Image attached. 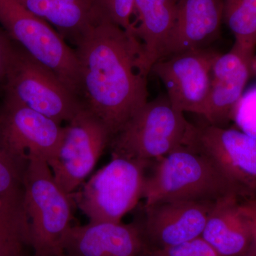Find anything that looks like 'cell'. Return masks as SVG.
<instances>
[{
  "label": "cell",
  "mask_w": 256,
  "mask_h": 256,
  "mask_svg": "<svg viewBox=\"0 0 256 256\" xmlns=\"http://www.w3.org/2000/svg\"><path fill=\"white\" fill-rule=\"evenodd\" d=\"M80 98L114 137L148 102L146 64L134 34L108 18L89 28L75 46Z\"/></svg>",
  "instance_id": "obj_1"
},
{
  "label": "cell",
  "mask_w": 256,
  "mask_h": 256,
  "mask_svg": "<svg viewBox=\"0 0 256 256\" xmlns=\"http://www.w3.org/2000/svg\"><path fill=\"white\" fill-rule=\"evenodd\" d=\"M23 194L34 256L63 255L73 196L56 182L47 162L35 156H28Z\"/></svg>",
  "instance_id": "obj_2"
},
{
  "label": "cell",
  "mask_w": 256,
  "mask_h": 256,
  "mask_svg": "<svg viewBox=\"0 0 256 256\" xmlns=\"http://www.w3.org/2000/svg\"><path fill=\"white\" fill-rule=\"evenodd\" d=\"M156 161L152 172L146 176L144 206L172 201L215 202L234 196L216 165L191 146H180Z\"/></svg>",
  "instance_id": "obj_3"
},
{
  "label": "cell",
  "mask_w": 256,
  "mask_h": 256,
  "mask_svg": "<svg viewBox=\"0 0 256 256\" xmlns=\"http://www.w3.org/2000/svg\"><path fill=\"white\" fill-rule=\"evenodd\" d=\"M192 126L168 96L156 98L148 101L112 137V156L160 160L186 144Z\"/></svg>",
  "instance_id": "obj_4"
},
{
  "label": "cell",
  "mask_w": 256,
  "mask_h": 256,
  "mask_svg": "<svg viewBox=\"0 0 256 256\" xmlns=\"http://www.w3.org/2000/svg\"><path fill=\"white\" fill-rule=\"evenodd\" d=\"M2 90L4 97L60 124L69 122L84 107L52 69L15 42Z\"/></svg>",
  "instance_id": "obj_5"
},
{
  "label": "cell",
  "mask_w": 256,
  "mask_h": 256,
  "mask_svg": "<svg viewBox=\"0 0 256 256\" xmlns=\"http://www.w3.org/2000/svg\"><path fill=\"white\" fill-rule=\"evenodd\" d=\"M150 162L112 156L108 164L74 192L73 200L89 222L118 223L142 198Z\"/></svg>",
  "instance_id": "obj_6"
},
{
  "label": "cell",
  "mask_w": 256,
  "mask_h": 256,
  "mask_svg": "<svg viewBox=\"0 0 256 256\" xmlns=\"http://www.w3.org/2000/svg\"><path fill=\"white\" fill-rule=\"evenodd\" d=\"M0 26L15 43L52 69L80 98L76 50L52 25L33 14L18 0H0Z\"/></svg>",
  "instance_id": "obj_7"
},
{
  "label": "cell",
  "mask_w": 256,
  "mask_h": 256,
  "mask_svg": "<svg viewBox=\"0 0 256 256\" xmlns=\"http://www.w3.org/2000/svg\"><path fill=\"white\" fill-rule=\"evenodd\" d=\"M216 165L239 201L256 200V138L239 129L192 124L186 144Z\"/></svg>",
  "instance_id": "obj_8"
},
{
  "label": "cell",
  "mask_w": 256,
  "mask_h": 256,
  "mask_svg": "<svg viewBox=\"0 0 256 256\" xmlns=\"http://www.w3.org/2000/svg\"><path fill=\"white\" fill-rule=\"evenodd\" d=\"M111 139L105 124L85 107L68 122L60 148L48 163L64 191L72 195L80 188Z\"/></svg>",
  "instance_id": "obj_9"
},
{
  "label": "cell",
  "mask_w": 256,
  "mask_h": 256,
  "mask_svg": "<svg viewBox=\"0 0 256 256\" xmlns=\"http://www.w3.org/2000/svg\"><path fill=\"white\" fill-rule=\"evenodd\" d=\"M220 53L210 48L176 54L156 62L151 72L164 84L176 110L203 114L212 66Z\"/></svg>",
  "instance_id": "obj_10"
},
{
  "label": "cell",
  "mask_w": 256,
  "mask_h": 256,
  "mask_svg": "<svg viewBox=\"0 0 256 256\" xmlns=\"http://www.w3.org/2000/svg\"><path fill=\"white\" fill-rule=\"evenodd\" d=\"M214 202L172 201L144 206L140 229L146 250L164 248L202 236Z\"/></svg>",
  "instance_id": "obj_11"
},
{
  "label": "cell",
  "mask_w": 256,
  "mask_h": 256,
  "mask_svg": "<svg viewBox=\"0 0 256 256\" xmlns=\"http://www.w3.org/2000/svg\"><path fill=\"white\" fill-rule=\"evenodd\" d=\"M0 120L8 140L18 154L42 158L50 162L64 137L62 124L28 106L4 97Z\"/></svg>",
  "instance_id": "obj_12"
},
{
  "label": "cell",
  "mask_w": 256,
  "mask_h": 256,
  "mask_svg": "<svg viewBox=\"0 0 256 256\" xmlns=\"http://www.w3.org/2000/svg\"><path fill=\"white\" fill-rule=\"evenodd\" d=\"M252 60L232 47L218 54L212 66L208 96L202 116L208 124L218 127L233 120L237 104L244 95L252 73Z\"/></svg>",
  "instance_id": "obj_13"
},
{
  "label": "cell",
  "mask_w": 256,
  "mask_h": 256,
  "mask_svg": "<svg viewBox=\"0 0 256 256\" xmlns=\"http://www.w3.org/2000/svg\"><path fill=\"white\" fill-rule=\"evenodd\" d=\"M140 227L114 222L72 226L66 239L68 256H136L146 250Z\"/></svg>",
  "instance_id": "obj_14"
},
{
  "label": "cell",
  "mask_w": 256,
  "mask_h": 256,
  "mask_svg": "<svg viewBox=\"0 0 256 256\" xmlns=\"http://www.w3.org/2000/svg\"><path fill=\"white\" fill-rule=\"evenodd\" d=\"M224 0H178L172 34L163 58L208 48L220 34Z\"/></svg>",
  "instance_id": "obj_15"
},
{
  "label": "cell",
  "mask_w": 256,
  "mask_h": 256,
  "mask_svg": "<svg viewBox=\"0 0 256 256\" xmlns=\"http://www.w3.org/2000/svg\"><path fill=\"white\" fill-rule=\"evenodd\" d=\"M201 237L220 256H244L248 252L254 240L237 197L213 204Z\"/></svg>",
  "instance_id": "obj_16"
},
{
  "label": "cell",
  "mask_w": 256,
  "mask_h": 256,
  "mask_svg": "<svg viewBox=\"0 0 256 256\" xmlns=\"http://www.w3.org/2000/svg\"><path fill=\"white\" fill-rule=\"evenodd\" d=\"M76 46L88 30L106 18L98 0H18Z\"/></svg>",
  "instance_id": "obj_17"
},
{
  "label": "cell",
  "mask_w": 256,
  "mask_h": 256,
  "mask_svg": "<svg viewBox=\"0 0 256 256\" xmlns=\"http://www.w3.org/2000/svg\"><path fill=\"white\" fill-rule=\"evenodd\" d=\"M178 0H134V34L142 44L150 69L163 58L172 34Z\"/></svg>",
  "instance_id": "obj_18"
},
{
  "label": "cell",
  "mask_w": 256,
  "mask_h": 256,
  "mask_svg": "<svg viewBox=\"0 0 256 256\" xmlns=\"http://www.w3.org/2000/svg\"><path fill=\"white\" fill-rule=\"evenodd\" d=\"M25 245H30V232L23 190L0 195V256H22Z\"/></svg>",
  "instance_id": "obj_19"
},
{
  "label": "cell",
  "mask_w": 256,
  "mask_h": 256,
  "mask_svg": "<svg viewBox=\"0 0 256 256\" xmlns=\"http://www.w3.org/2000/svg\"><path fill=\"white\" fill-rule=\"evenodd\" d=\"M224 21L235 38L233 48L252 60L256 48V0H224Z\"/></svg>",
  "instance_id": "obj_20"
},
{
  "label": "cell",
  "mask_w": 256,
  "mask_h": 256,
  "mask_svg": "<svg viewBox=\"0 0 256 256\" xmlns=\"http://www.w3.org/2000/svg\"><path fill=\"white\" fill-rule=\"evenodd\" d=\"M28 162L10 144L0 120V195L12 194L23 190Z\"/></svg>",
  "instance_id": "obj_21"
},
{
  "label": "cell",
  "mask_w": 256,
  "mask_h": 256,
  "mask_svg": "<svg viewBox=\"0 0 256 256\" xmlns=\"http://www.w3.org/2000/svg\"><path fill=\"white\" fill-rule=\"evenodd\" d=\"M98 2L106 18L124 31L134 34L131 18L134 14V0H98Z\"/></svg>",
  "instance_id": "obj_22"
},
{
  "label": "cell",
  "mask_w": 256,
  "mask_h": 256,
  "mask_svg": "<svg viewBox=\"0 0 256 256\" xmlns=\"http://www.w3.org/2000/svg\"><path fill=\"white\" fill-rule=\"evenodd\" d=\"M233 120L240 130L256 138V87L242 96L234 110Z\"/></svg>",
  "instance_id": "obj_23"
},
{
  "label": "cell",
  "mask_w": 256,
  "mask_h": 256,
  "mask_svg": "<svg viewBox=\"0 0 256 256\" xmlns=\"http://www.w3.org/2000/svg\"><path fill=\"white\" fill-rule=\"evenodd\" d=\"M149 256H220L202 237L174 246L146 250Z\"/></svg>",
  "instance_id": "obj_24"
},
{
  "label": "cell",
  "mask_w": 256,
  "mask_h": 256,
  "mask_svg": "<svg viewBox=\"0 0 256 256\" xmlns=\"http://www.w3.org/2000/svg\"><path fill=\"white\" fill-rule=\"evenodd\" d=\"M14 42L0 26V89L3 86L14 48Z\"/></svg>",
  "instance_id": "obj_25"
},
{
  "label": "cell",
  "mask_w": 256,
  "mask_h": 256,
  "mask_svg": "<svg viewBox=\"0 0 256 256\" xmlns=\"http://www.w3.org/2000/svg\"><path fill=\"white\" fill-rule=\"evenodd\" d=\"M239 207L250 227L252 240L256 244V200L239 201Z\"/></svg>",
  "instance_id": "obj_26"
},
{
  "label": "cell",
  "mask_w": 256,
  "mask_h": 256,
  "mask_svg": "<svg viewBox=\"0 0 256 256\" xmlns=\"http://www.w3.org/2000/svg\"><path fill=\"white\" fill-rule=\"evenodd\" d=\"M244 256H256V244L254 242L248 252Z\"/></svg>",
  "instance_id": "obj_27"
},
{
  "label": "cell",
  "mask_w": 256,
  "mask_h": 256,
  "mask_svg": "<svg viewBox=\"0 0 256 256\" xmlns=\"http://www.w3.org/2000/svg\"><path fill=\"white\" fill-rule=\"evenodd\" d=\"M252 72L256 74V55H254V58H252Z\"/></svg>",
  "instance_id": "obj_28"
},
{
  "label": "cell",
  "mask_w": 256,
  "mask_h": 256,
  "mask_svg": "<svg viewBox=\"0 0 256 256\" xmlns=\"http://www.w3.org/2000/svg\"><path fill=\"white\" fill-rule=\"evenodd\" d=\"M68 256L66 255V254H63V255H62V256Z\"/></svg>",
  "instance_id": "obj_29"
}]
</instances>
